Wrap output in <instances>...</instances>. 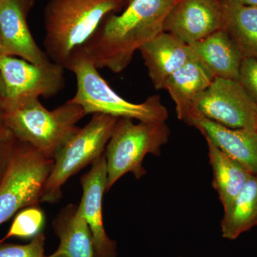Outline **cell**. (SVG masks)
<instances>
[{
    "label": "cell",
    "mask_w": 257,
    "mask_h": 257,
    "mask_svg": "<svg viewBox=\"0 0 257 257\" xmlns=\"http://www.w3.org/2000/svg\"><path fill=\"white\" fill-rule=\"evenodd\" d=\"M45 221V214L40 207L33 206L25 208L18 213L8 234L0 240V243L12 237L34 238L41 233Z\"/></svg>",
    "instance_id": "obj_21"
},
{
    "label": "cell",
    "mask_w": 257,
    "mask_h": 257,
    "mask_svg": "<svg viewBox=\"0 0 257 257\" xmlns=\"http://www.w3.org/2000/svg\"><path fill=\"white\" fill-rule=\"evenodd\" d=\"M14 144V137L9 141L0 144V182L9 163Z\"/></svg>",
    "instance_id": "obj_24"
},
{
    "label": "cell",
    "mask_w": 257,
    "mask_h": 257,
    "mask_svg": "<svg viewBox=\"0 0 257 257\" xmlns=\"http://www.w3.org/2000/svg\"><path fill=\"white\" fill-rule=\"evenodd\" d=\"M170 135L166 121L135 123L133 119L119 118L104 152L106 192L126 174L132 173L138 179L143 178L147 174L143 165L145 157L160 156Z\"/></svg>",
    "instance_id": "obj_5"
},
{
    "label": "cell",
    "mask_w": 257,
    "mask_h": 257,
    "mask_svg": "<svg viewBox=\"0 0 257 257\" xmlns=\"http://www.w3.org/2000/svg\"><path fill=\"white\" fill-rule=\"evenodd\" d=\"M221 28L219 0H179L166 18L163 31L190 45Z\"/></svg>",
    "instance_id": "obj_11"
},
{
    "label": "cell",
    "mask_w": 257,
    "mask_h": 257,
    "mask_svg": "<svg viewBox=\"0 0 257 257\" xmlns=\"http://www.w3.org/2000/svg\"><path fill=\"white\" fill-rule=\"evenodd\" d=\"M231 128L257 130V106L239 80L215 77L198 98L194 116Z\"/></svg>",
    "instance_id": "obj_9"
},
{
    "label": "cell",
    "mask_w": 257,
    "mask_h": 257,
    "mask_svg": "<svg viewBox=\"0 0 257 257\" xmlns=\"http://www.w3.org/2000/svg\"><path fill=\"white\" fill-rule=\"evenodd\" d=\"M12 138H13V135L9 130L4 126L0 127V144L9 141Z\"/></svg>",
    "instance_id": "obj_25"
},
{
    "label": "cell",
    "mask_w": 257,
    "mask_h": 257,
    "mask_svg": "<svg viewBox=\"0 0 257 257\" xmlns=\"http://www.w3.org/2000/svg\"><path fill=\"white\" fill-rule=\"evenodd\" d=\"M178 257H182V256H178Z\"/></svg>",
    "instance_id": "obj_32"
},
{
    "label": "cell",
    "mask_w": 257,
    "mask_h": 257,
    "mask_svg": "<svg viewBox=\"0 0 257 257\" xmlns=\"http://www.w3.org/2000/svg\"><path fill=\"white\" fill-rule=\"evenodd\" d=\"M118 119L110 115L94 114L84 127L79 128L54 158L41 202H59L66 182L104 155Z\"/></svg>",
    "instance_id": "obj_7"
},
{
    "label": "cell",
    "mask_w": 257,
    "mask_h": 257,
    "mask_svg": "<svg viewBox=\"0 0 257 257\" xmlns=\"http://www.w3.org/2000/svg\"><path fill=\"white\" fill-rule=\"evenodd\" d=\"M132 0H124V2L125 3H126V5H127L128 4V3H130V2H131Z\"/></svg>",
    "instance_id": "obj_30"
},
{
    "label": "cell",
    "mask_w": 257,
    "mask_h": 257,
    "mask_svg": "<svg viewBox=\"0 0 257 257\" xmlns=\"http://www.w3.org/2000/svg\"><path fill=\"white\" fill-rule=\"evenodd\" d=\"M225 154L257 175V130L231 128L197 116L189 123Z\"/></svg>",
    "instance_id": "obj_14"
},
{
    "label": "cell",
    "mask_w": 257,
    "mask_h": 257,
    "mask_svg": "<svg viewBox=\"0 0 257 257\" xmlns=\"http://www.w3.org/2000/svg\"><path fill=\"white\" fill-rule=\"evenodd\" d=\"M235 3L248 6H257V0H231Z\"/></svg>",
    "instance_id": "obj_27"
},
{
    "label": "cell",
    "mask_w": 257,
    "mask_h": 257,
    "mask_svg": "<svg viewBox=\"0 0 257 257\" xmlns=\"http://www.w3.org/2000/svg\"><path fill=\"white\" fill-rule=\"evenodd\" d=\"M222 30L228 34L244 57L257 60V6L231 0H219Z\"/></svg>",
    "instance_id": "obj_19"
},
{
    "label": "cell",
    "mask_w": 257,
    "mask_h": 257,
    "mask_svg": "<svg viewBox=\"0 0 257 257\" xmlns=\"http://www.w3.org/2000/svg\"><path fill=\"white\" fill-rule=\"evenodd\" d=\"M5 101V92L4 84H3V79L0 76V110L3 111V106H4Z\"/></svg>",
    "instance_id": "obj_26"
},
{
    "label": "cell",
    "mask_w": 257,
    "mask_h": 257,
    "mask_svg": "<svg viewBox=\"0 0 257 257\" xmlns=\"http://www.w3.org/2000/svg\"><path fill=\"white\" fill-rule=\"evenodd\" d=\"M189 46L194 60L202 62L214 77L239 79L243 57L222 29Z\"/></svg>",
    "instance_id": "obj_16"
},
{
    "label": "cell",
    "mask_w": 257,
    "mask_h": 257,
    "mask_svg": "<svg viewBox=\"0 0 257 257\" xmlns=\"http://www.w3.org/2000/svg\"><path fill=\"white\" fill-rule=\"evenodd\" d=\"M83 194L79 208L89 226L95 257H116V241L104 229L102 203L106 192L107 172L104 155L92 165L90 170L80 179Z\"/></svg>",
    "instance_id": "obj_12"
},
{
    "label": "cell",
    "mask_w": 257,
    "mask_h": 257,
    "mask_svg": "<svg viewBox=\"0 0 257 257\" xmlns=\"http://www.w3.org/2000/svg\"><path fill=\"white\" fill-rule=\"evenodd\" d=\"M139 51L156 89H165L167 79L194 60L188 45L164 31L145 43Z\"/></svg>",
    "instance_id": "obj_13"
},
{
    "label": "cell",
    "mask_w": 257,
    "mask_h": 257,
    "mask_svg": "<svg viewBox=\"0 0 257 257\" xmlns=\"http://www.w3.org/2000/svg\"><path fill=\"white\" fill-rule=\"evenodd\" d=\"M64 70L53 62L37 65L13 56H0V76L5 92L3 111L40 96L57 95L65 86Z\"/></svg>",
    "instance_id": "obj_8"
},
{
    "label": "cell",
    "mask_w": 257,
    "mask_h": 257,
    "mask_svg": "<svg viewBox=\"0 0 257 257\" xmlns=\"http://www.w3.org/2000/svg\"><path fill=\"white\" fill-rule=\"evenodd\" d=\"M126 6L124 0H50L44 12L43 40L49 58L65 69L103 20Z\"/></svg>",
    "instance_id": "obj_2"
},
{
    "label": "cell",
    "mask_w": 257,
    "mask_h": 257,
    "mask_svg": "<svg viewBox=\"0 0 257 257\" xmlns=\"http://www.w3.org/2000/svg\"><path fill=\"white\" fill-rule=\"evenodd\" d=\"M14 144L0 182V226L20 209L37 206L54 165L28 144Z\"/></svg>",
    "instance_id": "obj_6"
},
{
    "label": "cell",
    "mask_w": 257,
    "mask_h": 257,
    "mask_svg": "<svg viewBox=\"0 0 257 257\" xmlns=\"http://www.w3.org/2000/svg\"><path fill=\"white\" fill-rule=\"evenodd\" d=\"M2 55H3V45H2L1 36H0V56H2Z\"/></svg>",
    "instance_id": "obj_28"
},
{
    "label": "cell",
    "mask_w": 257,
    "mask_h": 257,
    "mask_svg": "<svg viewBox=\"0 0 257 257\" xmlns=\"http://www.w3.org/2000/svg\"><path fill=\"white\" fill-rule=\"evenodd\" d=\"M45 236L41 232L27 244L0 243V257H46Z\"/></svg>",
    "instance_id": "obj_22"
},
{
    "label": "cell",
    "mask_w": 257,
    "mask_h": 257,
    "mask_svg": "<svg viewBox=\"0 0 257 257\" xmlns=\"http://www.w3.org/2000/svg\"><path fill=\"white\" fill-rule=\"evenodd\" d=\"M1 1H2V0H0V2H1Z\"/></svg>",
    "instance_id": "obj_31"
},
{
    "label": "cell",
    "mask_w": 257,
    "mask_h": 257,
    "mask_svg": "<svg viewBox=\"0 0 257 257\" xmlns=\"http://www.w3.org/2000/svg\"><path fill=\"white\" fill-rule=\"evenodd\" d=\"M86 115L80 106L69 101L50 111L35 99L2 111L1 117L3 126L14 138L54 160L78 132L77 124Z\"/></svg>",
    "instance_id": "obj_3"
},
{
    "label": "cell",
    "mask_w": 257,
    "mask_h": 257,
    "mask_svg": "<svg viewBox=\"0 0 257 257\" xmlns=\"http://www.w3.org/2000/svg\"><path fill=\"white\" fill-rule=\"evenodd\" d=\"M179 0H132L120 14L106 16L83 49L96 68L121 73L140 47L163 31Z\"/></svg>",
    "instance_id": "obj_1"
},
{
    "label": "cell",
    "mask_w": 257,
    "mask_h": 257,
    "mask_svg": "<svg viewBox=\"0 0 257 257\" xmlns=\"http://www.w3.org/2000/svg\"><path fill=\"white\" fill-rule=\"evenodd\" d=\"M60 244L46 257H95L92 234L79 205L66 206L53 221Z\"/></svg>",
    "instance_id": "obj_17"
},
{
    "label": "cell",
    "mask_w": 257,
    "mask_h": 257,
    "mask_svg": "<svg viewBox=\"0 0 257 257\" xmlns=\"http://www.w3.org/2000/svg\"><path fill=\"white\" fill-rule=\"evenodd\" d=\"M35 0L0 2V36L3 55L20 57L37 65L52 62L35 42L29 28L28 15Z\"/></svg>",
    "instance_id": "obj_10"
},
{
    "label": "cell",
    "mask_w": 257,
    "mask_h": 257,
    "mask_svg": "<svg viewBox=\"0 0 257 257\" xmlns=\"http://www.w3.org/2000/svg\"><path fill=\"white\" fill-rule=\"evenodd\" d=\"M1 115H2V111L0 110V127H2V126H3V122H2Z\"/></svg>",
    "instance_id": "obj_29"
},
{
    "label": "cell",
    "mask_w": 257,
    "mask_h": 257,
    "mask_svg": "<svg viewBox=\"0 0 257 257\" xmlns=\"http://www.w3.org/2000/svg\"><path fill=\"white\" fill-rule=\"evenodd\" d=\"M239 82L257 106V60L244 57L240 67Z\"/></svg>",
    "instance_id": "obj_23"
},
{
    "label": "cell",
    "mask_w": 257,
    "mask_h": 257,
    "mask_svg": "<svg viewBox=\"0 0 257 257\" xmlns=\"http://www.w3.org/2000/svg\"><path fill=\"white\" fill-rule=\"evenodd\" d=\"M77 79V91L68 100L84 109L86 114H103L139 121H166L169 112L160 95L134 103L119 95L99 74L83 47L74 52L65 66Z\"/></svg>",
    "instance_id": "obj_4"
},
{
    "label": "cell",
    "mask_w": 257,
    "mask_h": 257,
    "mask_svg": "<svg viewBox=\"0 0 257 257\" xmlns=\"http://www.w3.org/2000/svg\"><path fill=\"white\" fill-rule=\"evenodd\" d=\"M204 138L212 170L213 187L218 193L224 211L229 209L235 198L253 175L239 162L219 150L209 139Z\"/></svg>",
    "instance_id": "obj_18"
},
{
    "label": "cell",
    "mask_w": 257,
    "mask_h": 257,
    "mask_svg": "<svg viewBox=\"0 0 257 257\" xmlns=\"http://www.w3.org/2000/svg\"><path fill=\"white\" fill-rule=\"evenodd\" d=\"M257 226V175H253L224 211L221 221V236L235 240Z\"/></svg>",
    "instance_id": "obj_20"
},
{
    "label": "cell",
    "mask_w": 257,
    "mask_h": 257,
    "mask_svg": "<svg viewBox=\"0 0 257 257\" xmlns=\"http://www.w3.org/2000/svg\"><path fill=\"white\" fill-rule=\"evenodd\" d=\"M215 78L202 62L192 60L167 79L165 86L175 102L177 117L188 124L198 98Z\"/></svg>",
    "instance_id": "obj_15"
}]
</instances>
